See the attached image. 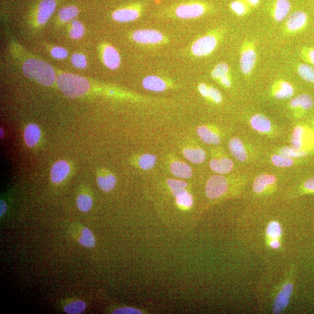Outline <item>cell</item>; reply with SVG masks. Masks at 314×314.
<instances>
[{
    "mask_svg": "<svg viewBox=\"0 0 314 314\" xmlns=\"http://www.w3.org/2000/svg\"><path fill=\"white\" fill-rule=\"evenodd\" d=\"M308 22V15L303 11H296L286 19L285 27L289 33H295L303 30Z\"/></svg>",
    "mask_w": 314,
    "mask_h": 314,
    "instance_id": "obj_7",
    "label": "cell"
},
{
    "mask_svg": "<svg viewBox=\"0 0 314 314\" xmlns=\"http://www.w3.org/2000/svg\"><path fill=\"white\" fill-rule=\"evenodd\" d=\"M78 241L79 243L87 248H93L95 246L94 234L87 228L82 230L81 236L79 237Z\"/></svg>",
    "mask_w": 314,
    "mask_h": 314,
    "instance_id": "obj_31",
    "label": "cell"
},
{
    "mask_svg": "<svg viewBox=\"0 0 314 314\" xmlns=\"http://www.w3.org/2000/svg\"><path fill=\"white\" fill-rule=\"evenodd\" d=\"M56 7L55 0H42L40 2L36 12V19L39 25H45L49 21Z\"/></svg>",
    "mask_w": 314,
    "mask_h": 314,
    "instance_id": "obj_9",
    "label": "cell"
},
{
    "mask_svg": "<svg viewBox=\"0 0 314 314\" xmlns=\"http://www.w3.org/2000/svg\"><path fill=\"white\" fill-rule=\"evenodd\" d=\"M7 211V204L4 200H1L0 202V216L1 217L5 214Z\"/></svg>",
    "mask_w": 314,
    "mask_h": 314,
    "instance_id": "obj_51",
    "label": "cell"
},
{
    "mask_svg": "<svg viewBox=\"0 0 314 314\" xmlns=\"http://www.w3.org/2000/svg\"><path fill=\"white\" fill-rule=\"evenodd\" d=\"M85 33V27L83 24L74 19L71 22V27L69 31L70 37L72 39L77 40L81 39Z\"/></svg>",
    "mask_w": 314,
    "mask_h": 314,
    "instance_id": "obj_37",
    "label": "cell"
},
{
    "mask_svg": "<svg viewBox=\"0 0 314 314\" xmlns=\"http://www.w3.org/2000/svg\"><path fill=\"white\" fill-rule=\"evenodd\" d=\"M176 201L179 205L185 208H190L193 204L192 196L186 190L176 197Z\"/></svg>",
    "mask_w": 314,
    "mask_h": 314,
    "instance_id": "obj_40",
    "label": "cell"
},
{
    "mask_svg": "<svg viewBox=\"0 0 314 314\" xmlns=\"http://www.w3.org/2000/svg\"><path fill=\"white\" fill-rule=\"evenodd\" d=\"M304 188L310 193H314V178L308 179L304 182Z\"/></svg>",
    "mask_w": 314,
    "mask_h": 314,
    "instance_id": "obj_47",
    "label": "cell"
},
{
    "mask_svg": "<svg viewBox=\"0 0 314 314\" xmlns=\"http://www.w3.org/2000/svg\"><path fill=\"white\" fill-rule=\"evenodd\" d=\"M267 235L271 239H275L280 237L282 234V228L280 224L277 222L273 221L271 222L266 230Z\"/></svg>",
    "mask_w": 314,
    "mask_h": 314,
    "instance_id": "obj_41",
    "label": "cell"
},
{
    "mask_svg": "<svg viewBox=\"0 0 314 314\" xmlns=\"http://www.w3.org/2000/svg\"><path fill=\"white\" fill-rule=\"evenodd\" d=\"M71 62L73 65L78 69H85L87 65L86 57L81 53H75L72 55Z\"/></svg>",
    "mask_w": 314,
    "mask_h": 314,
    "instance_id": "obj_42",
    "label": "cell"
},
{
    "mask_svg": "<svg viewBox=\"0 0 314 314\" xmlns=\"http://www.w3.org/2000/svg\"><path fill=\"white\" fill-rule=\"evenodd\" d=\"M278 153L293 159L304 157L308 155L307 151L297 149L292 146L284 147L279 150Z\"/></svg>",
    "mask_w": 314,
    "mask_h": 314,
    "instance_id": "obj_32",
    "label": "cell"
},
{
    "mask_svg": "<svg viewBox=\"0 0 314 314\" xmlns=\"http://www.w3.org/2000/svg\"><path fill=\"white\" fill-rule=\"evenodd\" d=\"M59 89L69 98L83 96L90 90V83L85 78L69 73L59 75L57 79Z\"/></svg>",
    "mask_w": 314,
    "mask_h": 314,
    "instance_id": "obj_2",
    "label": "cell"
},
{
    "mask_svg": "<svg viewBox=\"0 0 314 314\" xmlns=\"http://www.w3.org/2000/svg\"><path fill=\"white\" fill-rule=\"evenodd\" d=\"M270 247L274 249H277L280 248L281 244L279 240L275 238V239H272L271 241H270L269 243Z\"/></svg>",
    "mask_w": 314,
    "mask_h": 314,
    "instance_id": "obj_50",
    "label": "cell"
},
{
    "mask_svg": "<svg viewBox=\"0 0 314 314\" xmlns=\"http://www.w3.org/2000/svg\"><path fill=\"white\" fill-rule=\"evenodd\" d=\"M142 86L145 89L154 92H161L166 89L165 82L155 75H150L143 79Z\"/></svg>",
    "mask_w": 314,
    "mask_h": 314,
    "instance_id": "obj_22",
    "label": "cell"
},
{
    "mask_svg": "<svg viewBox=\"0 0 314 314\" xmlns=\"http://www.w3.org/2000/svg\"><path fill=\"white\" fill-rule=\"evenodd\" d=\"M102 59L105 65L110 69H116L121 65L120 55L114 47L110 45L106 46L103 50Z\"/></svg>",
    "mask_w": 314,
    "mask_h": 314,
    "instance_id": "obj_14",
    "label": "cell"
},
{
    "mask_svg": "<svg viewBox=\"0 0 314 314\" xmlns=\"http://www.w3.org/2000/svg\"><path fill=\"white\" fill-rule=\"evenodd\" d=\"M218 45V39L214 34L204 36L194 42L191 50L197 57H205L212 54Z\"/></svg>",
    "mask_w": 314,
    "mask_h": 314,
    "instance_id": "obj_5",
    "label": "cell"
},
{
    "mask_svg": "<svg viewBox=\"0 0 314 314\" xmlns=\"http://www.w3.org/2000/svg\"><path fill=\"white\" fill-rule=\"evenodd\" d=\"M197 133L201 140L206 144L217 145L220 144L221 141L220 134L209 126L205 125L198 126Z\"/></svg>",
    "mask_w": 314,
    "mask_h": 314,
    "instance_id": "obj_21",
    "label": "cell"
},
{
    "mask_svg": "<svg viewBox=\"0 0 314 314\" xmlns=\"http://www.w3.org/2000/svg\"><path fill=\"white\" fill-rule=\"evenodd\" d=\"M79 14L78 8L75 6H67L61 8L58 11V17L63 23L67 22L77 17Z\"/></svg>",
    "mask_w": 314,
    "mask_h": 314,
    "instance_id": "obj_27",
    "label": "cell"
},
{
    "mask_svg": "<svg viewBox=\"0 0 314 314\" xmlns=\"http://www.w3.org/2000/svg\"><path fill=\"white\" fill-rule=\"evenodd\" d=\"M271 160L272 164L278 168H289L295 164V159L283 156L279 153L273 154Z\"/></svg>",
    "mask_w": 314,
    "mask_h": 314,
    "instance_id": "obj_30",
    "label": "cell"
},
{
    "mask_svg": "<svg viewBox=\"0 0 314 314\" xmlns=\"http://www.w3.org/2000/svg\"><path fill=\"white\" fill-rule=\"evenodd\" d=\"M113 313L125 314V313H133V314H142L143 312L136 308L132 307H122L118 308L113 312Z\"/></svg>",
    "mask_w": 314,
    "mask_h": 314,
    "instance_id": "obj_46",
    "label": "cell"
},
{
    "mask_svg": "<svg viewBox=\"0 0 314 314\" xmlns=\"http://www.w3.org/2000/svg\"><path fill=\"white\" fill-rule=\"evenodd\" d=\"M305 132V129L303 126L297 125L295 127L291 139V146L297 149L304 150Z\"/></svg>",
    "mask_w": 314,
    "mask_h": 314,
    "instance_id": "obj_26",
    "label": "cell"
},
{
    "mask_svg": "<svg viewBox=\"0 0 314 314\" xmlns=\"http://www.w3.org/2000/svg\"><path fill=\"white\" fill-rule=\"evenodd\" d=\"M228 148L232 156L240 162L248 160L249 155L243 141L239 138L234 137L229 142Z\"/></svg>",
    "mask_w": 314,
    "mask_h": 314,
    "instance_id": "obj_17",
    "label": "cell"
},
{
    "mask_svg": "<svg viewBox=\"0 0 314 314\" xmlns=\"http://www.w3.org/2000/svg\"><path fill=\"white\" fill-rule=\"evenodd\" d=\"M228 182L222 175L211 177L206 182L205 194L210 199H216L227 192Z\"/></svg>",
    "mask_w": 314,
    "mask_h": 314,
    "instance_id": "obj_4",
    "label": "cell"
},
{
    "mask_svg": "<svg viewBox=\"0 0 314 314\" xmlns=\"http://www.w3.org/2000/svg\"><path fill=\"white\" fill-rule=\"evenodd\" d=\"M170 172L173 176L183 179H188L192 176V169L186 163L182 161H174L170 164Z\"/></svg>",
    "mask_w": 314,
    "mask_h": 314,
    "instance_id": "obj_24",
    "label": "cell"
},
{
    "mask_svg": "<svg viewBox=\"0 0 314 314\" xmlns=\"http://www.w3.org/2000/svg\"><path fill=\"white\" fill-rule=\"evenodd\" d=\"M276 179L273 175L269 173H262L254 179L253 189L254 193L261 194L275 184Z\"/></svg>",
    "mask_w": 314,
    "mask_h": 314,
    "instance_id": "obj_15",
    "label": "cell"
},
{
    "mask_svg": "<svg viewBox=\"0 0 314 314\" xmlns=\"http://www.w3.org/2000/svg\"><path fill=\"white\" fill-rule=\"evenodd\" d=\"M219 81L222 85L226 87H230L232 86V82L229 78V76L222 78L220 79Z\"/></svg>",
    "mask_w": 314,
    "mask_h": 314,
    "instance_id": "obj_49",
    "label": "cell"
},
{
    "mask_svg": "<svg viewBox=\"0 0 314 314\" xmlns=\"http://www.w3.org/2000/svg\"><path fill=\"white\" fill-rule=\"evenodd\" d=\"M293 291V285L289 283L285 285L277 294L273 306V312L280 313L287 307Z\"/></svg>",
    "mask_w": 314,
    "mask_h": 314,
    "instance_id": "obj_10",
    "label": "cell"
},
{
    "mask_svg": "<svg viewBox=\"0 0 314 314\" xmlns=\"http://www.w3.org/2000/svg\"><path fill=\"white\" fill-rule=\"evenodd\" d=\"M300 77L305 82L314 85V68L308 63H300L297 67Z\"/></svg>",
    "mask_w": 314,
    "mask_h": 314,
    "instance_id": "obj_28",
    "label": "cell"
},
{
    "mask_svg": "<svg viewBox=\"0 0 314 314\" xmlns=\"http://www.w3.org/2000/svg\"><path fill=\"white\" fill-rule=\"evenodd\" d=\"M210 167L213 172L224 175L232 171L234 163L231 159L228 157L213 158L210 162Z\"/></svg>",
    "mask_w": 314,
    "mask_h": 314,
    "instance_id": "obj_20",
    "label": "cell"
},
{
    "mask_svg": "<svg viewBox=\"0 0 314 314\" xmlns=\"http://www.w3.org/2000/svg\"><path fill=\"white\" fill-rule=\"evenodd\" d=\"M70 172V166L68 163L65 161L61 160L52 166L51 169V180L55 184L62 182L68 176Z\"/></svg>",
    "mask_w": 314,
    "mask_h": 314,
    "instance_id": "obj_18",
    "label": "cell"
},
{
    "mask_svg": "<svg viewBox=\"0 0 314 314\" xmlns=\"http://www.w3.org/2000/svg\"><path fill=\"white\" fill-rule=\"evenodd\" d=\"M272 91L273 97L278 100L292 98L295 94V89L291 83L284 80L275 82Z\"/></svg>",
    "mask_w": 314,
    "mask_h": 314,
    "instance_id": "obj_11",
    "label": "cell"
},
{
    "mask_svg": "<svg viewBox=\"0 0 314 314\" xmlns=\"http://www.w3.org/2000/svg\"><path fill=\"white\" fill-rule=\"evenodd\" d=\"M86 304L82 300H74L67 303L64 307V311L69 314H79L85 311Z\"/></svg>",
    "mask_w": 314,
    "mask_h": 314,
    "instance_id": "obj_34",
    "label": "cell"
},
{
    "mask_svg": "<svg viewBox=\"0 0 314 314\" xmlns=\"http://www.w3.org/2000/svg\"><path fill=\"white\" fill-rule=\"evenodd\" d=\"M157 157L152 154H145L138 159V165L143 170L152 169L156 164Z\"/></svg>",
    "mask_w": 314,
    "mask_h": 314,
    "instance_id": "obj_33",
    "label": "cell"
},
{
    "mask_svg": "<svg viewBox=\"0 0 314 314\" xmlns=\"http://www.w3.org/2000/svg\"><path fill=\"white\" fill-rule=\"evenodd\" d=\"M51 54L55 59H63L67 57L68 53L64 48L55 47L51 50Z\"/></svg>",
    "mask_w": 314,
    "mask_h": 314,
    "instance_id": "obj_45",
    "label": "cell"
},
{
    "mask_svg": "<svg viewBox=\"0 0 314 314\" xmlns=\"http://www.w3.org/2000/svg\"><path fill=\"white\" fill-rule=\"evenodd\" d=\"M41 136V129L36 124H31L27 126L24 131V139L26 144L30 148H32L37 145Z\"/></svg>",
    "mask_w": 314,
    "mask_h": 314,
    "instance_id": "obj_23",
    "label": "cell"
},
{
    "mask_svg": "<svg viewBox=\"0 0 314 314\" xmlns=\"http://www.w3.org/2000/svg\"><path fill=\"white\" fill-rule=\"evenodd\" d=\"M183 154L187 160L194 164H201L206 158L205 151L200 148L185 149L183 150Z\"/></svg>",
    "mask_w": 314,
    "mask_h": 314,
    "instance_id": "obj_25",
    "label": "cell"
},
{
    "mask_svg": "<svg viewBox=\"0 0 314 314\" xmlns=\"http://www.w3.org/2000/svg\"><path fill=\"white\" fill-rule=\"evenodd\" d=\"M300 55L304 61L314 67V47H303L300 51Z\"/></svg>",
    "mask_w": 314,
    "mask_h": 314,
    "instance_id": "obj_43",
    "label": "cell"
},
{
    "mask_svg": "<svg viewBox=\"0 0 314 314\" xmlns=\"http://www.w3.org/2000/svg\"><path fill=\"white\" fill-rule=\"evenodd\" d=\"M291 108L300 113L305 112L312 108L313 100L311 95L303 93L293 97L289 102Z\"/></svg>",
    "mask_w": 314,
    "mask_h": 314,
    "instance_id": "obj_12",
    "label": "cell"
},
{
    "mask_svg": "<svg viewBox=\"0 0 314 314\" xmlns=\"http://www.w3.org/2000/svg\"><path fill=\"white\" fill-rule=\"evenodd\" d=\"M291 10L289 0H275L272 7V15L276 22H282L288 17Z\"/></svg>",
    "mask_w": 314,
    "mask_h": 314,
    "instance_id": "obj_16",
    "label": "cell"
},
{
    "mask_svg": "<svg viewBox=\"0 0 314 314\" xmlns=\"http://www.w3.org/2000/svg\"><path fill=\"white\" fill-rule=\"evenodd\" d=\"M247 4L243 0H236L230 4V9L238 16H244L249 11Z\"/></svg>",
    "mask_w": 314,
    "mask_h": 314,
    "instance_id": "obj_39",
    "label": "cell"
},
{
    "mask_svg": "<svg viewBox=\"0 0 314 314\" xmlns=\"http://www.w3.org/2000/svg\"><path fill=\"white\" fill-rule=\"evenodd\" d=\"M140 16V12L133 7H126L114 11L113 18L119 22H130L134 21Z\"/></svg>",
    "mask_w": 314,
    "mask_h": 314,
    "instance_id": "obj_19",
    "label": "cell"
},
{
    "mask_svg": "<svg viewBox=\"0 0 314 314\" xmlns=\"http://www.w3.org/2000/svg\"><path fill=\"white\" fill-rule=\"evenodd\" d=\"M132 39L135 42L143 45H155L161 43L164 37L157 30L139 29L134 31Z\"/></svg>",
    "mask_w": 314,
    "mask_h": 314,
    "instance_id": "obj_8",
    "label": "cell"
},
{
    "mask_svg": "<svg viewBox=\"0 0 314 314\" xmlns=\"http://www.w3.org/2000/svg\"><path fill=\"white\" fill-rule=\"evenodd\" d=\"M246 3L252 6H257L260 3V0H245Z\"/></svg>",
    "mask_w": 314,
    "mask_h": 314,
    "instance_id": "obj_52",
    "label": "cell"
},
{
    "mask_svg": "<svg viewBox=\"0 0 314 314\" xmlns=\"http://www.w3.org/2000/svg\"><path fill=\"white\" fill-rule=\"evenodd\" d=\"M93 204V200L91 197L86 194H81L77 200L78 208L83 213L88 212Z\"/></svg>",
    "mask_w": 314,
    "mask_h": 314,
    "instance_id": "obj_36",
    "label": "cell"
},
{
    "mask_svg": "<svg viewBox=\"0 0 314 314\" xmlns=\"http://www.w3.org/2000/svg\"><path fill=\"white\" fill-rule=\"evenodd\" d=\"M250 125L256 132L262 134L271 132L272 124L269 119L264 115L257 114L250 118Z\"/></svg>",
    "mask_w": 314,
    "mask_h": 314,
    "instance_id": "obj_13",
    "label": "cell"
},
{
    "mask_svg": "<svg viewBox=\"0 0 314 314\" xmlns=\"http://www.w3.org/2000/svg\"><path fill=\"white\" fill-rule=\"evenodd\" d=\"M205 7L201 3L184 4L177 7V17L183 19L199 18L205 13Z\"/></svg>",
    "mask_w": 314,
    "mask_h": 314,
    "instance_id": "obj_6",
    "label": "cell"
},
{
    "mask_svg": "<svg viewBox=\"0 0 314 314\" xmlns=\"http://www.w3.org/2000/svg\"><path fill=\"white\" fill-rule=\"evenodd\" d=\"M313 123H314V120H313Z\"/></svg>",
    "mask_w": 314,
    "mask_h": 314,
    "instance_id": "obj_54",
    "label": "cell"
},
{
    "mask_svg": "<svg viewBox=\"0 0 314 314\" xmlns=\"http://www.w3.org/2000/svg\"><path fill=\"white\" fill-rule=\"evenodd\" d=\"M22 71L25 77L43 86H50L56 81L53 67L41 59H27L23 64Z\"/></svg>",
    "mask_w": 314,
    "mask_h": 314,
    "instance_id": "obj_1",
    "label": "cell"
},
{
    "mask_svg": "<svg viewBox=\"0 0 314 314\" xmlns=\"http://www.w3.org/2000/svg\"><path fill=\"white\" fill-rule=\"evenodd\" d=\"M170 190H171L172 194L175 197H177L179 194L186 191L188 184L185 181L173 180L170 179L167 181Z\"/></svg>",
    "mask_w": 314,
    "mask_h": 314,
    "instance_id": "obj_35",
    "label": "cell"
},
{
    "mask_svg": "<svg viewBox=\"0 0 314 314\" xmlns=\"http://www.w3.org/2000/svg\"><path fill=\"white\" fill-rule=\"evenodd\" d=\"M208 98L216 104H220L222 101V95L220 90L212 86L208 87Z\"/></svg>",
    "mask_w": 314,
    "mask_h": 314,
    "instance_id": "obj_44",
    "label": "cell"
},
{
    "mask_svg": "<svg viewBox=\"0 0 314 314\" xmlns=\"http://www.w3.org/2000/svg\"><path fill=\"white\" fill-rule=\"evenodd\" d=\"M3 135H4L3 130L2 128H1V137L3 136Z\"/></svg>",
    "mask_w": 314,
    "mask_h": 314,
    "instance_id": "obj_53",
    "label": "cell"
},
{
    "mask_svg": "<svg viewBox=\"0 0 314 314\" xmlns=\"http://www.w3.org/2000/svg\"><path fill=\"white\" fill-rule=\"evenodd\" d=\"M116 178L112 174L107 175L106 176L99 177L97 179V185L102 191L109 192L114 188L116 185Z\"/></svg>",
    "mask_w": 314,
    "mask_h": 314,
    "instance_id": "obj_29",
    "label": "cell"
},
{
    "mask_svg": "<svg viewBox=\"0 0 314 314\" xmlns=\"http://www.w3.org/2000/svg\"><path fill=\"white\" fill-rule=\"evenodd\" d=\"M257 59L255 46L252 42L246 41L240 51V67L241 73L249 76L252 73Z\"/></svg>",
    "mask_w": 314,
    "mask_h": 314,
    "instance_id": "obj_3",
    "label": "cell"
},
{
    "mask_svg": "<svg viewBox=\"0 0 314 314\" xmlns=\"http://www.w3.org/2000/svg\"><path fill=\"white\" fill-rule=\"evenodd\" d=\"M208 87L209 86L205 84L204 83H201L199 85H198V89L202 96L205 98H208Z\"/></svg>",
    "mask_w": 314,
    "mask_h": 314,
    "instance_id": "obj_48",
    "label": "cell"
},
{
    "mask_svg": "<svg viewBox=\"0 0 314 314\" xmlns=\"http://www.w3.org/2000/svg\"><path fill=\"white\" fill-rule=\"evenodd\" d=\"M229 71V66L228 63L221 62L218 63L214 67L212 72V76L214 79L220 80L222 78L228 76Z\"/></svg>",
    "mask_w": 314,
    "mask_h": 314,
    "instance_id": "obj_38",
    "label": "cell"
}]
</instances>
